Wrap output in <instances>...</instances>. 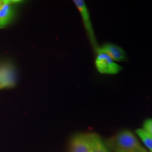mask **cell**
Returning a JSON list of instances; mask_svg holds the SVG:
<instances>
[{
	"label": "cell",
	"instance_id": "obj_11",
	"mask_svg": "<svg viewBox=\"0 0 152 152\" xmlns=\"http://www.w3.org/2000/svg\"><path fill=\"white\" fill-rule=\"evenodd\" d=\"M136 152H147V151H146L145 149H144V148H142V149H140V150H139V151H136Z\"/></svg>",
	"mask_w": 152,
	"mask_h": 152
},
{
	"label": "cell",
	"instance_id": "obj_7",
	"mask_svg": "<svg viewBox=\"0 0 152 152\" xmlns=\"http://www.w3.org/2000/svg\"><path fill=\"white\" fill-rule=\"evenodd\" d=\"M19 1H1L0 4V28L6 27L14 18L15 11L14 4Z\"/></svg>",
	"mask_w": 152,
	"mask_h": 152
},
{
	"label": "cell",
	"instance_id": "obj_10",
	"mask_svg": "<svg viewBox=\"0 0 152 152\" xmlns=\"http://www.w3.org/2000/svg\"><path fill=\"white\" fill-rule=\"evenodd\" d=\"M143 129L152 135V119H147L144 123Z\"/></svg>",
	"mask_w": 152,
	"mask_h": 152
},
{
	"label": "cell",
	"instance_id": "obj_6",
	"mask_svg": "<svg viewBox=\"0 0 152 152\" xmlns=\"http://www.w3.org/2000/svg\"><path fill=\"white\" fill-rule=\"evenodd\" d=\"M96 53H104L111 57L114 61L123 62L127 60L126 53L118 45L107 43L99 47Z\"/></svg>",
	"mask_w": 152,
	"mask_h": 152
},
{
	"label": "cell",
	"instance_id": "obj_1",
	"mask_svg": "<svg viewBox=\"0 0 152 152\" xmlns=\"http://www.w3.org/2000/svg\"><path fill=\"white\" fill-rule=\"evenodd\" d=\"M106 146L113 152H136L143 148L135 135L127 130L109 139Z\"/></svg>",
	"mask_w": 152,
	"mask_h": 152
},
{
	"label": "cell",
	"instance_id": "obj_12",
	"mask_svg": "<svg viewBox=\"0 0 152 152\" xmlns=\"http://www.w3.org/2000/svg\"><path fill=\"white\" fill-rule=\"evenodd\" d=\"M1 1H0V4H1Z\"/></svg>",
	"mask_w": 152,
	"mask_h": 152
},
{
	"label": "cell",
	"instance_id": "obj_5",
	"mask_svg": "<svg viewBox=\"0 0 152 152\" xmlns=\"http://www.w3.org/2000/svg\"><path fill=\"white\" fill-rule=\"evenodd\" d=\"M71 152H91V133L74 136L71 141Z\"/></svg>",
	"mask_w": 152,
	"mask_h": 152
},
{
	"label": "cell",
	"instance_id": "obj_4",
	"mask_svg": "<svg viewBox=\"0 0 152 152\" xmlns=\"http://www.w3.org/2000/svg\"><path fill=\"white\" fill-rule=\"evenodd\" d=\"M16 83V73L14 66L8 63L0 64V90L14 87Z\"/></svg>",
	"mask_w": 152,
	"mask_h": 152
},
{
	"label": "cell",
	"instance_id": "obj_8",
	"mask_svg": "<svg viewBox=\"0 0 152 152\" xmlns=\"http://www.w3.org/2000/svg\"><path fill=\"white\" fill-rule=\"evenodd\" d=\"M91 152H110L98 134L91 133Z\"/></svg>",
	"mask_w": 152,
	"mask_h": 152
},
{
	"label": "cell",
	"instance_id": "obj_3",
	"mask_svg": "<svg viewBox=\"0 0 152 152\" xmlns=\"http://www.w3.org/2000/svg\"><path fill=\"white\" fill-rule=\"evenodd\" d=\"M95 66L99 73L104 75H115L122 70L117 62L104 53H96Z\"/></svg>",
	"mask_w": 152,
	"mask_h": 152
},
{
	"label": "cell",
	"instance_id": "obj_2",
	"mask_svg": "<svg viewBox=\"0 0 152 152\" xmlns=\"http://www.w3.org/2000/svg\"><path fill=\"white\" fill-rule=\"evenodd\" d=\"M74 4L75 5L76 8L78 10L80 15L82 18V21L84 25V28L86 32L87 37L90 40L91 45L92 48L96 53V51L99 49L97 41H96V36L94 34V30L92 26V23L90 18V12H89L88 9H87V4L83 0H74Z\"/></svg>",
	"mask_w": 152,
	"mask_h": 152
},
{
	"label": "cell",
	"instance_id": "obj_9",
	"mask_svg": "<svg viewBox=\"0 0 152 152\" xmlns=\"http://www.w3.org/2000/svg\"><path fill=\"white\" fill-rule=\"evenodd\" d=\"M136 133L137 135L140 137L142 141L143 142L144 145L148 148L150 152H152V135L150 134L149 132L144 130L143 128L138 129L136 130Z\"/></svg>",
	"mask_w": 152,
	"mask_h": 152
}]
</instances>
